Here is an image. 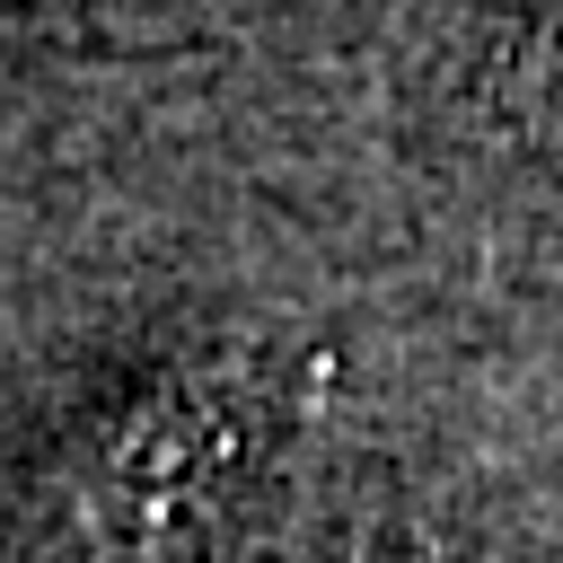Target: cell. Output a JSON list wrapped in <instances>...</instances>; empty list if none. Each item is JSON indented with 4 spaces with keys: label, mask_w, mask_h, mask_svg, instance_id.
Returning a JSON list of instances; mask_svg holds the SVG:
<instances>
[{
    "label": "cell",
    "mask_w": 563,
    "mask_h": 563,
    "mask_svg": "<svg viewBox=\"0 0 563 563\" xmlns=\"http://www.w3.org/2000/svg\"><path fill=\"white\" fill-rule=\"evenodd\" d=\"M352 563H440V554H422V545H369V554H352Z\"/></svg>",
    "instance_id": "3957f363"
},
{
    "label": "cell",
    "mask_w": 563,
    "mask_h": 563,
    "mask_svg": "<svg viewBox=\"0 0 563 563\" xmlns=\"http://www.w3.org/2000/svg\"><path fill=\"white\" fill-rule=\"evenodd\" d=\"M273 413L282 387L264 343L176 352L62 449L53 484H35L18 563H202Z\"/></svg>",
    "instance_id": "6da1fadb"
},
{
    "label": "cell",
    "mask_w": 563,
    "mask_h": 563,
    "mask_svg": "<svg viewBox=\"0 0 563 563\" xmlns=\"http://www.w3.org/2000/svg\"><path fill=\"white\" fill-rule=\"evenodd\" d=\"M493 106H501L510 132L563 150V0L519 9V35H510V53L493 70Z\"/></svg>",
    "instance_id": "7a4b0ae2"
}]
</instances>
